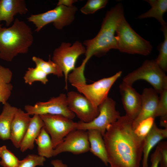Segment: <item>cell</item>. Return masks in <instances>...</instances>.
<instances>
[{
    "label": "cell",
    "instance_id": "19",
    "mask_svg": "<svg viewBox=\"0 0 167 167\" xmlns=\"http://www.w3.org/2000/svg\"><path fill=\"white\" fill-rule=\"evenodd\" d=\"M44 126L40 115L35 114L31 118L28 127L20 145L19 148L21 152L34 148L35 140Z\"/></svg>",
    "mask_w": 167,
    "mask_h": 167
},
{
    "label": "cell",
    "instance_id": "21",
    "mask_svg": "<svg viewBox=\"0 0 167 167\" xmlns=\"http://www.w3.org/2000/svg\"><path fill=\"white\" fill-rule=\"evenodd\" d=\"M3 105L0 114V139L5 140L10 139L11 124L18 108L7 102Z\"/></svg>",
    "mask_w": 167,
    "mask_h": 167
},
{
    "label": "cell",
    "instance_id": "28",
    "mask_svg": "<svg viewBox=\"0 0 167 167\" xmlns=\"http://www.w3.org/2000/svg\"><path fill=\"white\" fill-rule=\"evenodd\" d=\"M155 114V118L161 117L160 124L163 126L167 125V89L160 94Z\"/></svg>",
    "mask_w": 167,
    "mask_h": 167
},
{
    "label": "cell",
    "instance_id": "9",
    "mask_svg": "<svg viewBox=\"0 0 167 167\" xmlns=\"http://www.w3.org/2000/svg\"><path fill=\"white\" fill-rule=\"evenodd\" d=\"M122 74V71H120L111 76L103 78L91 84L71 85L86 97L94 106L97 108L108 97L111 87Z\"/></svg>",
    "mask_w": 167,
    "mask_h": 167
},
{
    "label": "cell",
    "instance_id": "15",
    "mask_svg": "<svg viewBox=\"0 0 167 167\" xmlns=\"http://www.w3.org/2000/svg\"><path fill=\"white\" fill-rule=\"evenodd\" d=\"M158 94L153 88H147L143 89L141 95V109L139 114L133 121L134 129L143 120L150 117L155 118V113L159 99Z\"/></svg>",
    "mask_w": 167,
    "mask_h": 167
},
{
    "label": "cell",
    "instance_id": "16",
    "mask_svg": "<svg viewBox=\"0 0 167 167\" xmlns=\"http://www.w3.org/2000/svg\"><path fill=\"white\" fill-rule=\"evenodd\" d=\"M27 112L18 109L12 122L10 139L16 148H19L28 127L31 118Z\"/></svg>",
    "mask_w": 167,
    "mask_h": 167
},
{
    "label": "cell",
    "instance_id": "31",
    "mask_svg": "<svg viewBox=\"0 0 167 167\" xmlns=\"http://www.w3.org/2000/svg\"><path fill=\"white\" fill-rule=\"evenodd\" d=\"M45 161V157L39 155L29 154L23 160L19 161L16 167H36L43 166Z\"/></svg>",
    "mask_w": 167,
    "mask_h": 167
},
{
    "label": "cell",
    "instance_id": "32",
    "mask_svg": "<svg viewBox=\"0 0 167 167\" xmlns=\"http://www.w3.org/2000/svg\"><path fill=\"white\" fill-rule=\"evenodd\" d=\"M154 119V118L150 117L141 122L134 129L136 135L141 139H144L155 123Z\"/></svg>",
    "mask_w": 167,
    "mask_h": 167
},
{
    "label": "cell",
    "instance_id": "35",
    "mask_svg": "<svg viewBox=\"0 0 167 167\" xmlns=\"http://www.w3.org/2000/svg\"><path fill=\"white\" fill-rule=\"evenodd\" d=\"M76 0H59L57 5H62L67 7L73 6V4L76 2Z\"/></svg>",
    "mask_w": 167,
    "mask_h": 167
},
{
    "label": "cell",
    "instance_id": "12",
    "mask_svg": "<svg viewBox=\"0 0 167 167\" xmlns=\"http://www.w3.org/2000/svg\"><path fill=\"white\" fill-rule=\"evenodd\" d=\"M90 148L87 131L75 129L70 132L54 149L53 156L65 152L79 154L88 152Z\"/></svg>",
    "mask_w": 167,
    "mask_h": 167
},
{
    "label": "cell",
    "instance_id": "18",
    "mask_svg": "<svg viewBox=\"0 0 167 167\" xmlns=\"http://www.w3.org/2000/svg\"><path fill=\"white\" fill-rule=\"evenodd\" d=\"M167 137V128H159L154 123L150 131L144 139L142 151V167H148V158L151 151L156 144Z\"/></svg>",
    "mask_w": 167,
    "mask_h": 167
},
{
    "label": "cell",
    "instance_id": "11",
    "mask_svg": "<svg viewBox=\"0 0 167 167\" xmlns=\"http://www.w3.org/2000/svg\"><path fill=\"white\" fill-rule=\"evenodd\" d=\"M24 109L29 115H60L72 120L75 116L69 108L67 96L64 93L53 97L46 102H39L34 105H26Z\"/></svg>",
    "mask_w": 167,
    "mask_h": 167
},
{
    "label": "cell",
    "instance_id": "23",
    "mask_svg": "<svg viewBox=\"0 0 167 167\" xmlns=\"http://www.w3.org/2000/svg\"><path fill=\"white\" fill-rule=\"evenodd\" d=\"M12 76V73L9 68L0 65V103L3 105L7 102L11 94Z\"/></svg>",
    "mask_w": 167,
    "mask_h": 167
},
{
    "label": "cell",
    "instance_id": "17",
    "mask_svg": "<svg viewBox=\"0 0 167 167\" xmlns=\"http://www.w3.org/2000/svg\"><path fill=\"white\" fill-rule=\"evenodd\" d=\"M28 11L24 0H0V24L3 21L9 27L15 15H25Z\"/></svg>",
    "mask_w": 167,
    "mask_h": 167
},
{
    "label": "cell",
    "instance_id": "3",
    "mask_svg": "<svg viewBox=\"0 0 167 167\" xmlns=\"http://www.w3.org/2000/svg\"><path fill=\"white\" fill-rule=\"evenodd\" d=\"M0 24V58L11 62L19 54H27L33 42L31 28L18 18L8 28Z\"/></svg>",
    "mask_w": 167,
    "mask_h": 167
},
{
    "label": "cell",
    "instance_id": "8",
    "mask_svg": "<svg viewBox=\"0 0 167 167\" xmlns=\"http://www.w3.org/2000/svg\"><path fill=\"white\" fill-rule=\"evenodd\" d=\"M115 102L108 97L98 107L99 113L91 122L85 123L80 121L77 122L76 129L87 131L95 129L103 135L107 127L116 122L121 116L116 109Z\"/></svg>",
    "mask_w": 167,
    "mask_h": 167
},
{
    "label": "cell",
    "instance_id": "4",
    "mask_svg": "<svg viewBox=\"0 0 167 167\" xmlns=\"http://www.w3.org/2000/svg\"><path fill=\"white\" fill-rule=\"evenodd\" d=\"M117 49L129 54L148 55L152 46L150 43L138 34L131 27L125 16L119 21L116 28Z\"/></svg>",
    "mask_w": 167,
    "mask_h": 167
},
{
    "label": "cell",
    "instance_id": "13",
    "mask_svg": "<svg viewBox=\"0 0 167 167\" xmlns=\"http://www.w3.org/2000/svg\"><path fill=\"white\" fill-rule=\"evenodd\" d=\"M66 96L69 108L80 121L85 123L89 122L98 115V107L94 106L83 95L71 91L67 93Z\"/></svg>",
    "mask_w": 167,
    "mask_h": 167
},
{
    "label": "cell",
    "instance_id": "1",
    "mask_svg": "<svg viewBox=\"0 0 167 167\" xmlns=\"http://www.w3.org/2000/svg\"><path fill=\"white\" fill-rule=\"evenodd\" d=\"M133 120L120 116L107 128L103 135L110 167H140L144 139L134 132Z\"/></svg>",
    "mask_w": 167,
    "mask_h": 167
},
{
    "label": "cell",
    "instance_id": "26",
    "mask_svg": "<svg viewBox=\"0 0 167 167\" xmlns=\"http://www.w3.org/2000/svg\"><path fill=\"white\" fill-rule=\"evenodd\" d=\"M47 75L39 68L29 67L26 71L24 79L26 84L31 85L36 81H40L45 84L48 81Z\"/></svg>",
    "mask_w": 167,
    "mask_h": 167
},
{
    "label": "cell",
    "instance_id": "6",
    "mask_svg": "<svg viewBox=\"0 0 167 167\" xmlns=\"http://www.w3.org/2000/svg\"><path fill=\"white\" fill-rule=\"evenodd\" d=\"M77 8L74 6L67 7L57 5L53 9L45 12L32 15L27 18L28 21L35 25V31L39 32L47 24L53 23L55 28L61 30L74 21Z\"/></svg>",
    "mask_w": 167,
    "mask_h": 167
},
{
    "label": "cell",
    "instance_id": "20",
    "mask_svg": "<svg viewBox=\"0 0 167 167\" xmlns=\"http://www.w3.org/2000/svg\"><path fill=\"white\" fill-rule=\"evenodd\" d=\"M87 131L90 146L89 151L107 166V154L103 135L96 130L90 129Z\"/></svg>",
    "mask_w": 167,
    "mask_h": 167
},
{
    "label": "cell",
    "instance_id": "33",
    "mask_svg": "<svg viewBox=\"0 0 167 167\" xmlns=\"http://www.w3.org/2000/svg\"><path fill=\"white\" fill-rule=\"evenodd\" d=\"M161 152L159 167H167V142H159L158 144Z\"/></svg>",
    "mask_w": 167,
    "mask_h": 167
},
{
    "label": "cell",
    "instance_id": "29",
    "mask_svg": "<svg viewBox=\"0 0 167 167\" xmlns=\"http://www.w3.org/2000/svg\"><path fill=\"white\" fill-rule=\"evenodd\" d=\"M0 165L3 167H16L19 160L6 146L0 147Z\"/></svg>",
    "mask_w": 167,
    "mask_h": 167
},
{
    "label": "cell",
    "instance_id": "2",
    "mask_svg": "<svg viewBox=\"0 0 167 167\" xmlns=\"http://www.w3.org/2000/svg\"><path fill=\"white\" fill-rule=\"evenodd\" d=\"M124 17L123 8L121 3L106 12L97 35L94 38L84 42L86 46L85 58L78 67L80 71H84L87 62L93 56H101L111 49H117L115 33L119 21Z\"/></svg>",
    "mask_w": 167,
    "mask_h": 167
},
{
    "label": "cell",
    "instance_id": "30",
    "mask_svg": "<svg viewBox=\"0 0 167 167\" xmlns=\"http://www.w3.org/2000/svg\"><path fill=\"white\" fill-rule=\"evenodd\" d=\"M108 2L107 0H89L81 8L80 11L85 15L92 14L105 7Z\"/></svg>",
    "mask_w": 167,
    "mask_h": 167
},
{
    "label": "cell",
    "instance_id": "27",
    "mask_svg": "<svg viewBox=\"0 0 167 167\" xmlns=\"http://www.w3.org/2000/svg\"><path fill=\"white\" fill-rule=\"evenodd\" d=\"M161 29L163 32L164 41L158 46L159 54L155 60L161 69L165 72L167 71V27H161Z\"/></svg>",
    "mask_w": 167,
    "mask_h": 167
},
{
    "label": "cell",
    "instance_id": "25",
    "mask_svg": "<svg viewBox=\"0 0 167 167\" xmlns=\"http://www.w3.org/2000/svg\"><path fill=\"white\" fill-rule=\"evenodd\" d=\"M32 59L35 64L36 67L40 69L47 75L52 74L58 77L63 76V73L59 67L50 60V56L47 61L36 56H33Z\"/></svg>",
    "mask_w": 167,
    "mask_h": 167
},
{
    "label": "cell",
    "instance_id": "36",
    "mask_svg": "<svg viewBox=\"0 0 167 167\" xmlns=\"http://www.w3.org/2000/svg\"><path fill=\"white\" fill-rule=\"evenodd\" d=\"M51 164L54 167H68L67 165L63 163L62 161L59 160H52Z\"/></svg>",
    "mask_w": 167,
    "mask_h": 167
},
{
    "label": "cell",
    "instance_id": "10",
    "mask_svg": "<svg viewBox=\"0 0 167 167\" xmlns=\"http://www.w3.org/2000/svg\"><path fill=\"white\" fill-rule=\"evenodd\" d=\"M44 127L49 135L54 149L63 141L71 131L76 129L77 122L60 115H40Z\"/></svg>",
    "mask_w": 167,
    "mask_h": 167
},
{
    "label": "cell",
    "instance_id": "5",
    "mask_svg": "<svg viewBox=\"0 0 167 167\" xmlns=\"http://www.w3.org/2000/svg\"><path fill=\"white\" fill-rule=\"evenodd\" d=\"M140 79L150 83L158 94L167 89V76L155 60L145 61L140 67L125 76L122 82L132 86Z\"/></svg>",
    "mask_w": 167,
    "mask_h": 167
},
{
    "label": "cell",
    "instance_id": "24",
    "mask_svg": "<svg viewBox=\"0 0 167 167\" xmlns=\"http://www.w3.org/2000/svg\"><path fill=\"white\" fill-rule=\"evenodd\" d=\"M35 142L37 145L39 155L47 158L53 156L54 148L51 139L44 126L41 129Z\"/></svg>",
    "mask_w": 167,
    "mask_h": 167
},
{
    "label": "cell",
    "instance_id": "22",
    "mask_svg": "<svg viewBox=\"0 0 167 167\" xmlns=\"http://www.w3.org/2000/svg\"><path fill=\"white\" fill-rule=\"evenodd\" d=\"M151 6L147 11L138 17L139 19L154 18L161 24L162 27H167V24L163 19L164 14L167 11V0H147Z\"/></svg>",
    "mask_w": 167,
    "mask_h": 167
},
{
    "label": "cell",
    "instance_id": "34",
    "mask_svg": "<svg viewBox=\"0 0 167 167\" xmlns=\"http://www.w3.org/2000/svg\"><path fill=\"white\" fill-rule=\"evenodd\" d=\"M160 156V148L158 145L155 151L151 156V167H158Z\"/></svg>",
    "mask_w": 167,
    "mask_h": 167
},
{
    "label": "cell",
    "instance_id": "14",
    "mask_svg": "<svg viewBox=\"0 0 167 167\" xmlns=\"http://www.w3.org/2000/svg\"><path fill=\"white\" fill-rule=\"evenodd\" d=\"M125 115L134 120L139 114L141 107V95L132 85L123 82L119 86Z\"/></svg>",
    "mask_w": 167,
    "mask_h": 167
},
{
    "label": "cell",
    "instance_id": "7",
    "mask_svg": "<svg viewBox=\"0 0 167 167\" xmlns=\"http://www.w3.org/2000/svg\"><path fill=\"white\" fill-rule=\"evenodd\" d=\"M85 52V48L78 41H76L72 45L70 43L62 42L54 50L52 61L59 67L63 73L66 89H67L68 75L75 68L78 58Z\"/></svg>",
    "mask_w": 167,
    "mask_h": 167
}]
</instances>
